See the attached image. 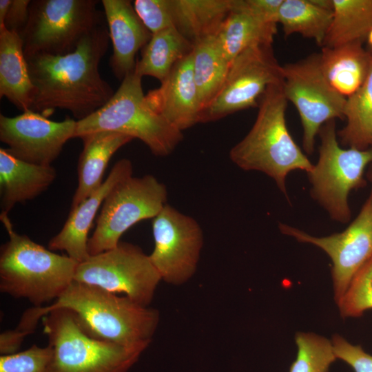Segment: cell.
<instances>
[{
    "instance_id": "6da1fadb",
    "label": "cell",
    "mask_w": 372,
    "mask_h": 372,
    "mask_svg": "<svg viewBox=\"0 0 372 372\" xmlns=\"http://www.w3.org/2000/svg\"><path fill=\"white\" fill-rule=\"evenodd\" d=\"M110 40L101 23L70 53L25 57L34 87L31 110L48 117L56 109L66 110L80 121L107 103L114 92L101 77L99 63Z\"/></svg>"
},
{
    "instance_id": "7a4b0ae2",
    "label": "cell",
    "mask_w": 372,
    "mask_h": 372,
    "mask_svg": "<svg viewBox=\"0 0 372 372\" xmlns=\"http://www.w3.org/2000/svg\"><path fill=\"white\" fill-rule=\"evenodd\" d=\"M55 309L73 311L91 337L130 347L147 348L159 322L155 309L75 281L54 302L41 307L43 316Z\"/></svg>"
},
{
    "instance_id": "3957f363",
    "label": "cell",
    "mask_w": 372,
    "mask_h": 372,
    "mask_svg": "<svg viewBox=\"0 0 372 372\" xmlns=\"http://www.w3.org/2000/svg\"><path fill=\"white\" fill-rule=\"evenodd\" d=\"M282 83L267 87L258 103L256 121L247 135L229 152L231 161L245 171L271 178L289 201L286 186L291 172L307 174L313 165L296 143L287 128V100Z\"/></svg>"
},
{
    "instance_id": "277c9868",
    "label": "cell",
    "mask_w": 372,
    "mask_h": 372,
    "mask_svg": "<svg viewBox=\"0 0 372 372\" xmlns=\"http://www.w3.org/2000/svg\"><path fill=\"white\" fill-rule=\"evenodd\" d=\"M8 240L0 251V291L34 307L54 302L74 281L79 264L17 234L8 215H0Z\"/></svg>"
},
{
    "instance_id": "5b68a950",
    "label": "cell",
    "mask_w": 372,
    "mask_h": 372,
    "mask_svg": "<svg viewBox=\"0 0 372 372\" xmlns=\"http://www.w3.org/2000/svg\"><path fill=\"white\" fill-rule=\"evenodd\" d=\"M101 131L114 132L143 141L158 156L170 154L183 138V132L147 104L142 76L136 69L121 81L101 108L76 121L74 138Z\"/></svg>"
},
{
    "instance_id": "8992f818",
    "label": "cell",
    "mask_w": 372,
    "mask_h": 372,
    "mask_svg": "<svg viewBox=\"0 0 372 372\" xmlns=\"http://www.w3.org/2000/svg\"><path fill=\"white\" fill-rule=\"evenodd\" d=\"M42 322L52 349L49 372H127L147 349L91 337L70 309H52Z\"/></svg>"
},
{
    "instance_id": "52a82bcc",
    "label": "cell",
    "mask_w": 372,
    "mask_h": 372,
    "mask_svg": "<svg viewBox=\"0 0 372 372\" xmlns=\"http://www.w3.org/2000/svg\"><path fill=\"white\" fill-rule=\"evenodd\" d=\"M318 161L307 173L311 197L333 220L345 224L351 218L349 196L351 190L365 187V171L372 163V147L365 150L344 148L338 141L335 120L320 129Z\"/></svg>"
},
{
    "instance_id": "ba28073f",
    "label": "cell",
    "mask_w": 372,
    "mask_h": 372,
    "mask_svg": "<svg viewBox=\"0 0 372 372\" xmlns=\"http://www.w3.org/2000/svg\"><path fill=\"white\" fill-rule=\"evenodd\" d=\"M96 0H33L20 34L25 57L63 55L102 23Z\"/></svg>"
},
{
    "instance_id": "9c48e42d",
    "label": "cell",
    "mask_w": 372,
    "mask_h": 372,
    "mask_svg": "<svg viewBox=\"0 0 372 372\" xmlns=\"http://www.w3.org/2000/svg\"><path fill=\"white\" fill-rule=\"evenodd\" d=\"M167 189L150 174L127 176L111 189L101 207L87 243L90 256L114 248L121 236L138 222L154 218L167 204Z\"/></svg>"
},
{
    "instance_id": "30bf717a",
    "label": "cell",
    "mask_w": 372,
    "mask_h": 372,
    "mask_svg": "<svg viewBox=\"0 0 372 372\" xmlns=\"http://www.w3.org/2000/svg\"><path fill=\"white\" fill-rule=\"evenodd\" d=\"M162 280L149 255L129 242L79 262L74 281L99 287L113 293H124L136 303L147 307Z\"/></svg>"
},
{
    "instance_id": "8fae6325",
    "label": "cell",
    "mask_w": 372,
    "mask_h": 372,
    "mask_svg": "<svg viewBox=\"0 0 372 372\" xmlns=\"http://www.w3.org/2000/svg\"><path fill=\"white\" fill-rule=\"evenodd\" d=\"M283 91L298 110L303 130L302 147L311 155L321 127L330 120L344 119L347 99L326 79L320 53H313L294 63L282 65Z\"/></svg>"
},
{
    "instance_id": "7c38bea8",
    "label": "cell",
    "mask_w": 372,
    "mask_h": 372,
    "mask_svg": "<svg viewBox=\"0 0 372 372\" xmlns=\"http://www.w3.org/2000/svg\"><path fill=\"white\" fill-rule=\"evenodd\" d=\"M283 70L272 45H260L242 51L231 62L223 86L200 115L199 123L220 120L258 106L267 87L283 83Z\"/></svg>"
},
{
    "instance_id": "4fadbf2b",
    "label": "cell",
    "mask_w": 372,
    "mask_h": 372,
    "mask_svg": "<svg viewBox=\"0 0 372 372\" xmlns=\"http://www.w3.org/2000/svg\"><path fill=\"white\" fill-rule=\"evenodd\" d=\"M154 248L149 259L165 282L179 285L195 273L203 245V231L192 217L166 204L152 219Z\"/></svg>"
},
{
    "instance_id": "5bb4252c",
    "label": "cell",
    "mask_w": 372,
    "mask_h": 372,
    "mask_svg": "<svg viewBox=\"0 0 372 372\" xmlns=\"http://www.w3.org/2000/svg\"><path fill=\"white\" fill-rule=\"evenodd\" d=\"M279 229L298 242L316 245L329 256L338 304L355 275L372 258V187L358 216L342 232L316 237L284 223L279 224Z\"/></svg>"
},
{
    "instance_id": "9a60e30c",
    "label": "cell",
    "mask_w": 372,
    "mask_h": 372,
    "mask_svg": "<svg viewBox=\"0 0 372 372\" xmlns=\"http://www.w3.org/2000/svg\"><path fill=\"white\" fill-rule=\"evenodd\" d=\"M76 121H53L31 110L14 117L0 114V140L14 157L41 165H51L64 145L74 138Z\"/></svg>"
},
{
    "instance_id": "2e32d148",
    "label": "cell",
    "mask_w": 372,
    "mask_h": 372,
    "mask_svg": "<svg viewBox=\"0 0 372 372\" xmlns=\"http://www.w3.org/2000/svg\"><path fill=\"white\" fill-rule=\"evenodd\" d=\"M145 99L155 112L182 132L199 123L202 108L194 78L193 50Z\"/></svg>"
},
{
    "instance_id": "e0dca14e",
    "label": "cell",
    "mask_w": 372,
    "mask_h": 372,
    "mask_svg": "<svg viewBox=\"0 0 372 372\" xmlns=\"http://www.w3.org/2000/svg\"><path fill=\"white\" fill-rule=\"evenodd\" d=\"M132 176V164L127 158L117 161L107 178L92 195L77 206L71 208L68 219L61 231L48 243L51 251H64L67 256L81 262L89 256L88 234L103 203L115 185Z\"/></svg>"
},
{
    "instance_id": "ac0fdd59",
    "label": "cell",
    "mask_w": 372,
    "mask_h": 372,
    "mask_svg": "<svg viewBox=\"0 0 372 372\" xmlns=\"http://www.w3.org/2000/svg\"><path fill=\"white\" fill-rule=\"evenodd\" d=\"M112 44L110 66L120 81L136 68L137 52L149 41L152 34L143 24L130 1L102 0Z\"/></svg>"
},
{
    "instance_id": "d6986e66",
    "label": "cell",
    "mask_w": 372,
    "mask_h": 372,
    "mask_svg": "<svg viewBox=\"0 0 372 372\" xmlns=\"http://www.w3.org/2000/svg\"><path fill=\"white\" fill-rule=\"evenodd\" d=\"M56 172L52 165L30 163L0 148L1 214L8 213L17 203L32 200L53 183Z\"/></svg>"
},
{
    "instance_id": "ffe728a7",
    "label": "cell",
    "mask_w": 372,
    "mask_h": 372,
    "mask_svg": "<svg viewBox=\"0 0 372 372\" xmlns=\"http://www.w3.org/2000/svg\"><path fill=\"white\" fill-rule=\"evenodd\" d=\"M83 147L78 162V186L71 208L80 204L101 187L107 165L116 152L134 138L109 131L87 134L80 137Z\"/></svg>"
},
{
    "instance_id": "44dd1931",
    "label": "cell",
    "mask_w": 372,
    "mask_h": 372,
    "mask_svg": "<svg viewBox=\"0 0 372 372\" xmlns=\"http://www.w3.org/2000/svg\"><path fill=\"white\" fill-rule=\"evenodd\" d=\"M322 71L329 84L347 99L366 81L372 67V52L362 42L334 48L322 47L320 52Z\"/></svg>"
},
{
    "instance_id": "7402d4cb",
    "label": "cell",
    "mask_w": 372,
    "mask_h": 372,
    "mask_svg": "<svg viewBox=\"0 0 372 372\" xmlns=\"http://www.w3.org/2000/svg\"><path fill=\"white\" fill-rule=\"evenodd\" d=\"M34 87L21 36L0 28V96L23 112L32 109Z\"/></svg>"
},
{
    "instance_id": "603a6c76",
    "label": "cell",
    "mask_w": 372,
    "mask_h": 372,
    "mask_svg": "<svg viewBox=\"0 0 372 372\" xmlns=\"http://www.w3.org/2000/svg\"><path fill=\"white\" fill-rule=\"evenodd\" d=\"M232 0H170L174 26L192 43L216 36Z\"/></svg>"
},
{
    "instance_id": "cb8c5ba5",
    "label": "cell",
    "mask_w": 372,
    "mask_h": 372,
    "mask_svg": "<svg viewBox=\"0 0 372 372\" xmlns=\"http://www.w3.org/2000/svg\"><path fill=\"white\" fill-rule=\"evenodd\" d=\"M277 25V23L262 20L231 7L216 37L225 57L231 63L247 48L272 45Z\"/></svg>"
},
{
    "instance_id": "d4e9b609",
    "label": "cell",
    "mask_w": 372,
    "mask_h": 372,
    "mask_svg": "<svg viewBox=\"0 0 372 372\" xmlns=\"http://www.w3.org/2000/svg\"><path fill=\"white\" fill-rule=\"evenodd\" d=\"M332 19V0H283L278 23L286 37L299 34L321 47Z\"/></svg>"
},
{
    "instance_id": "484cf974",
    "label": "cell",
    "mask_w": 372,
    "mask_h": 372,
    "mask_svg": "<svg viewBox=\"0 0 372 372\" xmlns=\"http://www.w3.org/2000/svg\"><path fill=\"white\" fill-rule=\"evenodd\" d=\"M193 48V43L175 27L168 28L152 34L143 48L135 69L141 76H152L161 83L178 61L192 53Z\"/></svg>"
},
{
    "instance_id": "4316f807",
    "label": "cell",
    "mask_w": 372,
    "mask_h": 372,
    "mask_svg": "<svg viewBox=\"0 0 372 372\" xmlns=\"http://www.w3.org/2000/svg\"><path fill=\"white\" fill-rule=\"evenodd\" d=\"M333 19L321 46L364 43L372 30V0H332Z\"/></svg>"
},
{
    "instance_id": "83f0119b",
    "label": "cell",
    "mask_w": 372,
    "mask_h": 372,
    "mask_svg": "<svg viewBox=\"0 0 372 372\" xmlns=\"http://www.w3.org/2000/svg\"><path fill=\"white\" fill-rule=\"evenodd\" d=\"M193 45L194 78L203 110L220 91L230 63L225 57L216 36L203 39Z\"/></svg>"
},
{
    "instance_id": "f1b7e54d",
    "label": "cell",
    "mask_w": 372,
    "mask_h": 372,
    "mask_svg": "<svg viewBox=\"0 0 372 372\" xmlns=\"http://www.w3.org/2000/svg\"><path fill=\"white\" fill-rule=\"evenodd\" d=\"M344 116L346 124L337 131L340 145L360 150L371 148L372 67L361 87L347 99Z\"/></svg>"
},
{
    "instance_id": "f546056e",
    "label": "cell",
    "mask_w": 372,
    "mask_h": 372,
    "mask_svg": "<svg viewBox=\"0 0 372 372\" xmlns=\"http://www.w3.org/2000/svg\"><path fill=\"white\" fill-rule=\"evenodd\" d=\"M296 358L289 372H328L337 359L331 341L313 333L298 332Z\"/></svg>"
},
{
    "instance_id": "4dcf8cb0",
    "label": "cell",
    "mask_w": 372,
    "mask_h": 372,
    "mask_svg": "<svg viewBox=\"0 0 372 372\" xmlns=\"http://www.w3.org/2000/svg\"><path fill=\"white\" fill-rule=\"evenodd\" d=\"M338 305L343 318L360 317L372 309V258L355 275Z\"/></svg>"
},
{
    "instance_id": "1f68e13d",
    "label": "cell",
    "mask_w": 372,
    "mask_h": 372,
    "mask_svg": "<svg viewBox=\"0 0 372 372\" xmlns=\"http://www.w3.org/2000/svg\"><path fill=\"white\" fill-rule=\"evenodd\" d=\"M52 349L48 344L0 357V372H49Z\"/></svg>"
},
{
    "instance_id": "d6a6232c",
    "label": "cell",
    "mask_w": 372,
    "mask_h": 372,
    "mask_svg": "<svg viewBox=\"0 0 372 372\" xmlns=\"http://www.w3.org/2000/svg\"><path fill=\"white\" fill-rule=\"evenodd\" d=\"M133 6L143 24L152 34L174 27L170 0H135Z\"/></svg>"
},
{
    "instance_id": "836d02e7",
    "label": "cell",
    "mask_w": 372,
    "mask_h": 372,
    "mask_svg": "<svg viewBox=\"0 0 372 372\" xmlns=\"http://www.w3.org/2000/svg\"><path fill=\"white\" fill-rule=\"evenodd\" d=\"M43 317L40 307L34 306L27 309L15 329L1 333V354L8 355L18 352L25 337L34 331L38 322Z\"/></svg>"
},
{
    "instance_id": "e575fe53",
    "label": "cell",
    "mask_w": 372,
    "mask_h": 372,
    "mask_svg": "<svg viewBox=\"0 0 372 372\" xmlns=\"http://www.w3.org/2000/svg\"><path fill=\"white\" fill-rule=\"evenodd\" d=\"M332 344L337 358L348 364L355 372H372V355L360 345H353L342 336H333Z\"/></svg>"
},
{
    "instance_id": "d590c367",
    "label": "cell",
    "mask_w": 372,
    "mask_h": 372,
    "mask_svg": "<svg viewBox=\"0 0 372 372\" xmlns=\"http://www.w3.org/2000/svg\"><path fill=\"white\" fill-rule=\"evenodd\" d=\"M283 0H232L231 7L245 11L262 20L278 23Z\"/></svg>"
},
{
    "instance_id": "8d00e7d4",
    "label": "cell",
    "mask_w": 372,
    "mask_h": 372,
    "mask_svg": "<svg viewBox=\"0 0 372 372\" xmlns=\"http://www.w3.org/2000/svg\"><path fill=\"white\" fill-rule=\"evenodd\" d=\"M30 3V0H12L3 28L20 35L28 21Z\"/></svg>"
},
{
    "instance_id": "74e56055",
    "label": "cell",
    "mask_w": 372,
    "mask_h": 372,
    "mask_svg": "<svg viewBox=\"0 0 372 372\" xmlns=\"http://www.w3.org/2000/svg\"><path fill=\"white\" fill-rule=\"evenodd\" d=\"M11 1L12 0H0V28L4 27L5 19Z\"/></svg>"
},
{
    "instance_id": "f35d334b",
    "label": "cell",
    "mask_w": 372,
    "mask_h": 372,
    "mask_svg": "<svg viewBox=\"0 0 372 372\" xmlns=\"http://www.w3.org/2000/svg\"><path fill=\"white\" fill-rule=\"evenodd\" d=\"M365 176L367 181L371 185L372 187V163L368 166Z\"/></svg>"
},
{
    "instance_id": "ab89813d",
    "label": "cell",
    "mask_w": 372,
    "mask_h": 372,
    "mask_svg": "<svg viewBox=\"0 0 372 372\" xmlns=\"http://www.w3.org/2000/svg\"><path fill=\"white\" fill-rule=\"evenodd\" d=\"M370 47V50H372V30L369 32L366 40Z\"/></svg>"
}]
</instances>
